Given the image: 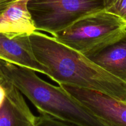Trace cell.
<instances>
[{
	"label": "cell",
	"mask_w": 126,
	"mask_h": 126,
	"mask_svg": "<svg viewBox=\"0 0 126 126\" xmlns=\"http://www.w3.org/2000/svg\"><path fill=\"white\" fill-rule=\"evenodd\" d=\"M30 39L36 59L59 86L93 90L126 102V82L84 54L37 30L30 34Z\"/></svg>",
	"instance_id": "cell-1"
},
{
	"label": "cell",
	"mask_w": 126,
	"mask_h": 126,
	"mask_svg": "<svg viewBox=\"0 0 126 126\" xmlns=\"http://www.w3.org/2000/svg\"><path fill=\"white\" fill-rule=\"evenodd\" d=\"M0 65L2 77L30 101L39 114L76 126H106L61 86L44 81L32 69L1 59Z\"/></svg>",
	"instance_id": "cell-2"
},
{
	"label": "cell",
	"mask_w": 126,
	"mask_h": 126,
	"mask_svg": "<svg viewBox=\"0 0 126 126\" xmlns=\"http://www.w3.org/2000/svg\"><path fill=\"white\" fill-rule=\"evenodd\" d=\"M126 33V22L104 9L79 18L52 37L88 56L114 44Z\"/></svg>",
	"instance_id": "cell-3"
},
{
	"label": "cell",
	"mask_w": 126,
	"mask_h": 126,
	"mask_svg": "<svg viewBox=\"0 0 126 126\" xmlns=\"http://www.w3.org/2000/svg\"><path fill=\"white\" fill-rule=\"evenodd\" d=\"M28 9L36 30L53 36L105 4L104 0H29Z\"/></svg>",
	"instance_id": "cell-4"
},
{
	"label": "cell",
	"mask_w": 126,
	"mask_h": 126,
	"mask_svg": "<svg viewBox=\"0 0 126 126\" xmlns=\"http://www.w3.org/2000/svg\"><path fill=\"white\" fill-rule=\"evenodd\" d=\"M106 126H126V102L98 91L62 85Z\"/></svg>",
	"instance_id": "cell-5"
},
{
	"label": "cell",
	"mask_w": 126,
	"mask_h": 126,
	"mask_svg": "<svg viewBox=\"0 0 126 126\" xmlns=\"http://www.w3.org/2000/svg\"><path fill=\"white\" fill-rule=\"evenodd\" d=\"M0 59L49 76V71L36 59L27 33L0 32Z\"/></svg>",
	"instance_id": "cell-6"
},
{
	"label": "cell",
	"mask_w": 126,
	"mask_h": 126,
	"mask_svg": "<svg viewBox=\"0 0 126 126\" xmlns=\"http://www.w3.org/2000/svg\"><path fill=\"white\" fill-rule=\"evenodd\" d=\"M6 96L0 107V126H35L38 116L33 114L22 94L4 78L0 81Z\"/></svg>",
	"instance_id": "cell-7"
},
{
	"label": "cell",
	"mask_w": 126,
	"mask_h": 126,
	"mask_svg": "<svg viewBox=\"0 0 126 126\" xmlns=\"http://www.w3.org/2000/svg\"><path fill=\"white\" fill-rule=\"evenodd\" d=\"M86 57L119 79L126 82V33L114 44Z\"/></svg>",
	"instance_id": "cell-8"
},
{
	"label": "cell",
	"mask_w": 126,
	"mask_h": 126,
	"mask_svg": "<svg viewBox=\"0 0 126 126\" xmlns=\"http://www.w3.org/2000/svg\"><path fill=\"white\" fill-rule=\"evenodd\" d=\"M29 0H12L0 15V32L27 33L36 31L28 9Z\"/></svg>",
	"instance_id": "cell-9"
},
{
	"label": "cell",
	"mask_w": 126,
	"mask_h": 126,
	"mask_svg": "<svg viewBox=\"0 0 126 126\" xmlns=\"http://www.w3.org/2000/svg\"><path fill=\"white\" fill-rule=\"evenodd\" d=\"M35 126H76L55 119L46 114H40Z\"/></svg>",
	"instance_id": "cell-10"
},
{
	"label": "cell",
	"mask_w": 126,
	"mask_h": 126,
	"mask_svg": "<svg viewBox=\"0 0 126 126\" xmlns=\"http://www.w3.org/2000/svg\"><path fill=\"white\" fill-rule=\"evenodd\" d=\"M109 12L119 16L126 22V0H122L121 3Z\"/></svg>",
	"instance_id": "cell-11"
},
{
	"label": "cell",
	"mask_w": 126,
	"mask_h": 126,
	"mask_svg": "<svg viewBox=\"0 0 126 126\" xmlns=\"http://www.w3.org/2000/svg\"><path fill=\"white\" fill-rule=\"evenodd\" d=\"M122 1V0H104L105 9L107 11H111L116 8Z\"/></svg>",
	"instance_id": "cell-12"
},
{
	"label": "cell",
	"mask_w": 126,
	"mask_h": 126,
	"mask_svg": "<svg viewBox=\"0 0 126 126\" xmlns=\"http://www.w3.org/2000/svg\"><path fill=\"white\" fill-rule=\"evenodd\" d=\"M6 89L4 87L3 85L2 84L1 82H0V107L4 103L5 98H6Z\"/></svg>",
	"instance_id": "cell-13"
},
{
	"label": "cell",
	"mask_w": 126,
	"mask_h": 126,
	"mask_svg": "<svg viewBox=\"0 0 126 126\" xmlns=\"http://www.w3.org/2000/svg\"><path fill=\"white\" fill-rule=\"evenodd\" d=\"M12 0H0V15L6 9Z\"/></svg>",
	"instance_id": "cell-14"
},
{
	"label": "cell",
	"mask_w": 126,
	"mask_h": 126,
	"mask_svg": "<svg viewBox=\"0 0 126 126\" xmlns=\"http://www.w3.org/2000/svg\"><path fill=\"white\" fill-rule=\"evenodd\" d=\"M2 78H2V71H1V65H0V81H1Z\"/></svg>",
	"instance_id": "cell-15"
}]
</instances>
